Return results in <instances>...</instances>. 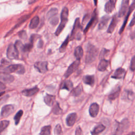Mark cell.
<instances>
[{"label": "cell", "mask_w": 135, "mask_h": 135, "mask_svg": "<svg viewBox=\"0 0 135 135\" xmlns=\"http://www.w3.org/2000/svg\"><path fill=\"white\" fill-rule=\"evenodd\" d=\"M39 91V89L37 86H35L31 89H25L21 92L22 95L26 97H31Z\"/></svg>", "instance_id": "obj_18"}, {"label": "cell", "mask_w": 135, "mask_h": 135, "mask_svg": "<svg viewBox=\"0 0 135 135\" xmlns=\"http://www.w3.org/2000/svg\"><path fill=\"white\" fill-rule=\"evenodd\" d=\"M109 62L108 60H107L104 59H101L100 60V61L98 66V70L101 72L105 71L109 66Z\"/></svg>", "instance_id": "obj_24"}, {"label": "cell", "mask_w": 135, "mask_h": 135, "mask_svg": "<svg viewBox=\"0 0 135 135\" xmlns=\"http://www.w3.org/2000/svg\"><path fill=\"white\" fill-rule=\"evenodd\" d=\"M74 56L76 59L81 60L83 55V50L81 46H77L74 50Z\"/></svg>", "instance_id": "obj_30"}, {"label": "cell", "mask_w": 135, "mask_h": 135, "mask_svg": "<svg viewBox=\"0 0 135 135\" xmlns=\"http://www.w3.org/2000/svg\"><path fill=\"white\" fill-rule=\"evenodd\" d=\"M14 80L13 76L9 74L8 73L1 72V81L5 83H10Z\"/></svg>", "instance_id": "obj_16"}, {"label": "cell", "mask_w": 135, "mask_h": 135, "mask_svg": "<svg viewBox=\"0 0 135 135\" xmlns=\"http://www.w3.org/2000/svg\"><path fill=\"white\" fill-rule=\"evenodd\" d=\"M9 124V121L8 120H2L1 121L0 132H2L4 129H5Z\"/></svg>", "instance_id": "obj_39"}, {"label": "cell", "mask_w": 135, "mask_h": 135, "mask_svg": "<svg viewBox=\"0 0 135 135\" xmlns=\"http://www.w3.org/2000/svg\"><path fill=\"white\" fill-rule=\"evenodd\" d=\"M31 14H28V15H25V16H23L22 18H21V19H20V20L18 21V22L15 25V26L9 32H8L7 33V34L5 35V37H6L7 36H8V35H9V34H11V33L12 32H13L16 28H17V27H18L22 24H23L25 21H26L30 17V16H31Z\"/></svg>", "instance_id": "obj_23"}, {"label": "cell", "mask_w": 135, "mask_h": 135, "mask_svg": "<svg viewBox=\"0 0 135 135\" xmlns=\"http://www.w3.org/2000/svg\"><path fill=\"white\" fill-rule=\"evenodd\" d=\"M23 114V111L22 110H20L15 115L14 117V120L15 121V125H17L20 121L21 118Z\"/></svg>", "instance_id": "obj_37"}, {"label": "cell", "mask_w": 135, "mask_h": 135, "mask_svg": "<svg viewBox=\"0 0 135 135\" xmlns=\"http://www.w3.org/2000/svg\"><path fill=\"white\" fill-rule=\"evenodd\" d=\"M109 2H110L112 5H113L115 6V4H116L117 0H109Z\"/></svg>", "instance_id": "obj_50"}, {"label": "cell", "mask_w": 135, "mask_h": 135, "mask_svg": "<svg viewBox=\"0 0 135 135\" xmlns=\"http://www.w3.org/2000/svg\"><path fill=\"white\" fill-rule=\"evenodd\" d=\"M82 30V26L80 24V19L79 17L76 18L75 20L73 28L71 34V39L72 40L76 39L79 40L81 38V30Z\"/></svg>", "instance_id": "obj_3"}, {"label": "cell", "mask_w": 135, "mask_h": 135, "mask_svg": "<svg viewBox=\"0 0 135 135\" xmlns=\"http://www.w3.org/2000/svg\"><path fill=\"white\" fill-rule=\"evenodd\" d=\"M130 134H135V133H134V132H131V133H130Z\"/></svg>", "instance_id": "obj_53"}, {"label": "cell", "mask_w": 135, "mask_h": 135, "mask_svg": "<svg viewBox=\"0 0 135 135\" xmlns=\"http://www.w3.org/2000/svg\"><path fill=\"white\" fill-rule=\"evenodd\" d=\"M55 100V97L53 95L46 94L44 97V101L46 104L51 107L54 105Z\"/></svg>", "instance_id": "obj_21"}, {"label": "cell", "mask_w": 135, "mask_h": 135, "mask_svg": "<svg viewBox=\"0 0 135 135\" xmlns=\"http://www.w3.org/2000/svg\"><path fill=\"white\" fill-rule=\"evenodd\" d=\"M129 127V121L128 119H123L120 122L117 123L114 134H121L125 132Z\"/></svg>", "instance_id": "obj_5"}, {"label": "cell", "mask_w": 135, "mask_h": 135, "mask_svg": "<svg viewBox=\"0 0 135 135\" xmlns=\"http://www.w3.org/2000/svg\"><path fill=\"white\" fill-rule=\"evenodd\" d=\"M130 69L132 71H135V55L132 57V59L130 62Z\"/></svg>", "instance_id": "obj_42"}, {"label": "cell", "mask_w": 135, "mask_h": 135, "mask_svg": "<svg viewBox=\"0 0 135 135\" xmlns=\"http://www.w3.org/2000/svg\"><path fill=\"white\" fill-rule=\"evenodd\" d=\"M118 16L117 15L115 14H114L112 18V20L111 21V23L108 27V28L107 30V32L108 33H112L113 31L114 30V28H115L117 23H118Z\"/></svg>", "instance_id": "obj_17"}, {"label": "cell", "mask_w": 135, "mask_h": 135, "mask_svg": "<svg viewBox=\"0 0 135 135\" xmlns=\"http://www.w3.org/2000/svg\"><path fill=\"white\" fill-rule=\"evenodd\" d=\"M134 98V93L133 91L125 90L122 95V99L126 101H132Z\"/></svg>", "instance_id": "obj_13"}, {"label": "cell", "mask_w": 135, "mask_h": 135, "mask_svg": "<svg viewBox=\"0 0 135 135\" xmlns=\"http://www.w3.org/2000/svg\"><path fill=\"white\" fill-rule=\"evenodd\" d=\"M60 88L61 90L65 89L68 91H71L73 89V83L69 80H64L61 84Z\"/></svg>", "instance_id": "obj_25"}, {"label": "cell", "mask_w": 135, "mask_h": 135, "mask_svg": "<svg viewBox=\"0 0 135 135\" xmlns=\"http://www.w3.org/2000/svg\"><path fill=\"white\" fill-rule=\"evenodd\" d=\"M33 46V42H32L30 41V43H26L25 44H23L22 46V48L21 51L23 52H29L31 50Z\"/></svg>", "instance_id": "obj_35"}, {"label": "cell", "mask_w": 135, "mask_h": 135, "mask_svg": "<svg viewBox=\"0 0 135 135\" xmlns=\"http://www.w3.org/2000/svg\"><path fill=\"white\" fill-rule=\"evenodd\" d=\"M94 1V5L96 6L97 5V2H98V0H93Z\"/></svg>", "instance_id": "obj_52"}, {"label": "cell", "mask_w": 135, "mask_h": 135, "mask_svg": "<svg viewBox=\"0 0 135 135\" xmlns=\"http://www.w3.org/2000/svg\"><path fill=\"white\" fill-rule=\"evenodd\" d=\"M19 55V51L15 46V44H10L7 49L6 56L8 59L11 60L17 59Z\"/></svg>", "instance_id": "obj_6"}, {"label": "cell", "mask_w": 135, "mask_h": 135, "mask_svg": "<svg viewBox=\"0 0 135 135\" xmlns=\"http://www.w3.org/2000/svg\"><path fill=\"white\" fill-rule=\"evenodd\" d=\"M38 47H42V46H43V41L42 40H40L39 42H38V44L37 45Z\"/></svg>", "instance_id": "obj_49"}, {"label": "cell", "mask_w": 135, "mask_h": 135, "mask_svg": "<svg viewBox=\"0 0 135 135\" xmlns=\"http://www.w3.org/2000/svg\"><path fill=\"white\" fill-rule=\"evenodd\" d=\"M129 4V0H122L120 8L118 14V16L119 17H121L125 15L128 9Z\"/></svg>", "instance_id": "obj_12"}, {"label": "cell", "mask_w": 135, "mask_h": 135, "mask_svg": "<svg viewBox=\"0 0 135 135\" xmlns=\"http://www.w3.org/2000/svg\"><path fill=\"white\" fill-rule=\"evenodd\" d=\"M69 41V35H68V36L66 37L65 40L64 41V42H63V43L62 44V45L59 48V51L60 52L63 53L65 51Z\"/></svg>", "instance_id": "obj_36"}, {"label": "cell", "mask_w": 135, "mask_h": 135, "mask_svg": "<svg viewBox=\"0 0 135 135\" xmlns=\"http://www.w3.org/2000/svg\"><path fill=\"white\" fill-rule=\"evenodd\" d=\"M115 6L112 5L109 1L106 3L104 6V11L107 13H111L114 9Z\"/></svg>", "instance_id": "obj_34"}, {"label": "cell", "mask_w": 135, "mask_h": 135, "mask_svg": "<svg viewBox=\"0 0 135 135\" xmlns=\"http://www.w3.org/2000/svg\"><path fill=\"white\" fill-rule=\"evenodd\" d=\"M18 35L22 38L24 39V38H26V37H27V35H26V32L25 31H22L18 33Z\"/></svg>", "instance_id": "obj_43"}, {"label": "cell", "mask_w": 135, "mask_h": 135, "mask_svg": "<svg viewBox=\"0 0 135 135\" xmlns=\"http://www.w3.org/2000/svg\"><path fill=\"white\" fill-rule=\"evenodd\" d=\"M109 52H110V50H109L106 49L105 48H103L102 49V50L101 51L100 53L99 54V59L100 60L104 59V57H106L108 55Z\"/></svg>", "instance_id": "obj_38"}, {"label": "cell", "mask_w": 135, "mask_h": 135, "mask_svg": "<svg viewBox=\"0 0 135 135\" xmlns=\"http://www.w3.org/2000/svg\"><path fill=\"white\" fill-rule=\"evenodd\" d=\"M37 0H31V1H29V4H33V3H35V2H36V1H37Z\"/></svg>", "instance_id": "obj_51"}, {"label": "cell", "mask_w": 135, "mask_h": 135, "mask_svg": "<svg viewBox=\"0 0 135 135\" xmlns=\"http://www.w3.org/2000/svg\"><path fill=\"white\" fill-rule=\"evenodd\" d=\"M135 8V0H134L133 1V2L132 3V4H131V5L129 6V8H128V12L127 13V15L126 16V17L124 20V21H123V23L120 29V31H119V34H121L123 31H124V28H125V26L127 23V22H128V20L129 18V17L130 16L131 13H132V12L134 10V9Z\"/></svg>", "instance_id": "obj_9"}, {"label": "cell", "mask_w": 135, "mask_h": 135, "mask_svg": "<svg viewBox=\"0 0 135 135\" xmlns=\"http://www.w3.org/2000/svg\"><path fill=\"white\" fill-rule=\"evenodd\" d=\"M135 24V16H134V17H133V18L131 20L130 24H129V26L131 27L132 26H133Z\"/></svg>", "instance_id": "obj_46"}, {"label": "cell", "mask_w": 135, "mask_h": 135, "mask_svg": "<svg viewBox=\"0 0 135 135\" xmlns=\"http://www.w3.org/2000/svg\"><path fill=\"white\" fill-rule=\"evenodd\" d=\"M99 111V106L97 103H92L89 108V114L91 117L95 118L98 114Z\"/></svg>", "instance_id": "obj_15"}, {"label": "cell", "mask_w": 135, "mask_h": 135, "mask_svg": "<svg viewBox=\"0 0 135 135\" xmlns=\"http://www.w3.org/2000/svg\"><path fill=\"white\" fill-rule=\"evenodd\" d=\"M68 16H69V10L66 7H64L61 13V22L59 24L58 27L57 28L56 32H55V35L58 36L62 32L64 28L65 27L68 21Z\"/></svg>", "instance_id": "obj_1"}, {"label": "cell", "mask_w": 135, "mask_h": 135, "mask_svg": "<svg viewBox=\"0 0 135 135\" xmlns=\"http://www.w3.org/2000/svg\"><path fill=\"white\" fill-rule=\"evenodd\" d=\"M50 23L51 25L53 26H55L59 22V17L56 15L52 18H51L50 20Z\"/></svg>", "instance_id": "obj_40"}, {"label": "cell", "mask_w": 135, "mask_h": 135, "mask_svg": "<svg viewBox=\"0 0 135 135\" xmlns=\"http://www.w3.org/2000/svg\"><path fill=\"white\" fill-rule=\"evenodd\" d=\"M130 37H131V39H134L135 38V31L132 32L130 34Z\"/></svg>", "instance_id": "obj_48"}, {"label": "cell", "mask_w": 135, "mask_h": 135, "mask_svg": "<svg viewBox=\"0 0 135 135\" xmlns=\"http://www.w3.org/2000/svg\"><path fill=\"white\" fill-rule=\"evenodd\" d=\"M110 17L109 15H104L102 16L101 18V21L99 23V26H98V28L99 30H103L104 29L106 26L107 25L110 20Z\"/></svg>", "instance_id": "obj_22"}, {"label": "cell", "mask_w": 135, "mask_h": 135, "mask_svg": "<svg viewBox=\"0 0 135 135\" xmlns=\"http://www.w3.org/2000/svg\"><path fill=\"white\" fill-rule=\"evenodd\" d=\"M126 73V70L124 69L119 68L115 70L114 74L111 76V78L115 79H122L124 78Z\"/></svg>", "instance_id": "obj_14"}, {"label": "cell", "mask_w": 135, "mask_h": 135, "mask_svg": "<svg viewBox=\"0 0 135 135\" xmlns=\"http://www.w3.org/2000/svg\"><path fill=\"white\" fill-rule=\"evenodd\" d=\"M98 50L94 45L89 43L86 46V55L85 57V62L91 63L93 62L98 55Z\"/></svg>", "instance_id": "obj_2"}, {"label": "cell", "mask_w": 135, "mask_h": 135, "mask_svg": "<svg viewBox=\"0 0 135 135\" xmlns=\"http://www.w3.org/2000/svg\"><path fill=\"white\" fill-rule=\"evenodd\" d=\"M57 13H58V9L56 8H55V7L52 8L47 12V13L46 14V17H47V19L50 20L51 18L56 16L57 15Z\"/></svg>", "instance_id": "obj_32"}, {"label": "cell", "mask_w": 135, "mask_h": 135, "mask_svg": "<svg viewBox=\"0 0 135 135\" xmlns=\"http://www.w3.org/2000/svg\"><path fill=\"white\" fill-rule=\"evenodd\" d=\"M105 129V127L102 124H99L96 126L91 131L92 134H98L102 132Z\"/></svg>", "instance_id": "obj_28"}, {"label": "cell", "mask_w": 135, "mask_h": 135, "mask_svg": "<svg viewBox=\"0 0 135 135\" xmlns=\"http://www.w3.org/2000/svg\"><path fill=\"white\" fill-rule=\"evenodd\" d=\"M54 133L55 134H62V128L60 126V124H57L54 129Z\"/></svg>", "instance_id": "obj_41"}, {"label": "cell", "mask_w": 135, "mask_h": 135, "mask_svg": "<svg viewBox=\"0 0 135 135\" xmlns=\"http://www.w3.org/2000/svg\"><path fill=\"white\" fill-rule=\"evenodd\" d=\"M5 88H6V86H5V85L4 84V83H3V82L1 81V84H0V89H1V90L2 91L3 90L5 89Z\"/></svg>", "instance_id": "obj_47"}, {"label": "cell", "mask_w": 135, "mask_h": 135, "mask_svg": "<svg viewBox=\"0 0 135 135\" xmlns=\"http://www.w3.org/2000/svg\"><path fill=\"white\" fill-rule=\"evenodd\" d=\"M14 106L13 104H6L1 109V115L2 118H6L11 115L14 111Z\"/></svg>", "instance_id": "obj_8"}, {"label": "cell", "mask_w": 135, "mask_h": 135, "mask_svg": "<svg viewBox=\"0 0 135 135\" xmlns=\"http://www.w3.org/2000/svg\"><path fill=\"white\" fill-rule=\"evenodd\" d=\"M83 81L86 84L93 86L95 81L94 76L92 75H85L83 78Z\"/></svg>", "instance_id": "obj_26"}, {"label": "cell", "mask_w": 135, "mask_h": 135, "mask_svg": "<svg viewBox=\"0 0 135 135\" xmlns=\"http://www.w3.org/2000/svg\"><path fill=\"white\" fill-rule=\"evenodd\" d=\"M76 117H77V115L76 113L73 112V113H70L66 118V124L69 127L73 126L76 121Z\"/></svg>", "instance_id": "obj_20"}, {"label": "cell", "mask_w": 135, "mask_h": 135, "mask_svg": "<svg viewBox=\"0 0 135 135\" xmlns=\"http://www.w3.org/2000/svg\"><path fill=\"white\" fill-rule=\"evenodd\" d=\"M82 90H83L82 85L81 84H79L75 88L72 90L71 95L74 97H78L81 94V93L82 92Z\"/></svg>", "instance_id": "obj_27"}, {"label": "cell", "mask_w": 135, "mask_h": 135, "mask_svg": "<svg viewBox=\"0 0 135 135\" xmlns=\"http://www.w3.org/2000/svg\"><path fill=\"white\" fill-rule=\"evenodd\" d=\"M25 72V68L22 64H11L4 68L3 72L5 73H16L18 74H23Z\"/></svg>", "instance_id": "obj_4"}, {"label": "cell", "mask_w": 135, "mask_h": 135, "mask_svg": "<svg viewBox=\"0 0 135 135\" xmlns=\"http://www.w3.org/2000/svg\"><path fill=\"white\" fill-rule=\"evenodd\" d=\"M80 64V60L77 59L75 61H74L68 68L67 70L66 71L65 73H64V77L65 78H67L69 77L73 73H74L76 70L79 67V65Z\"/></svg>", "instance_id": "obj_7"}, {"label": "cell", "mask_w": 135, "mask_h": 135, "mask_svg": "<svg viewBox=\"0 0 135 135\" xmlns=\"http://www.w3.org/2000/svg\"><path fill=\"white\" fill-rule=\"evenodd\" d=\"M47 62L38 61L34 64L35 68L41 73H44L48 71Z\"/></svg>", "instance_id": "obj_10"}, {"label": "cell", "mask_w": 135, "mask_h": 135, "mask_svg": "<svg viewBox=\"0 0 135 135\" xmlns=\"http://www.w3.org/2000/svg\"><path fill=\"white\" fill-rule=\"evenodd\" d=\"M97 22H98V14H97V9H95L94 11H93V13L92 14V16L90 20L88 22V24L86 25L85 28H84V30L83 31V33L84 34H85L88 31L89 28L93 24H96Z\"/></svg>", "instance_id": "obj_11"}, {"label": "cell", "mask_w": 135, "mask_h": 135, "mask_svg": "<svg viewBox=\"0 0 135 135\" xmlns=\"http://www.w3.org/2000/svg\"><path fill=\"white\" fill-rule=\"evenodd\" d=\"M52 112L54 114H61L62 113L63 111L62 109L60 107L59 104L57 102H56L55 104L53 105V107L52 109Z\"/></svg>", "instance_id": "obj_31"}, {"label": "cell", "mask_w": 135, "mask_h": 135, "mask_svg": "<svg viewBox=\"0 0 135 135\" xmlns=\"http://www.w3.org/2000/svg\"><path fill=\"white\" fill-rule=\"evenodd\" d=\"M39 22H40L39 17L37 16H34L31 20V22L29 24V28L30 29H34L36 28L38 25Z\"/></svg>", "instance_id": "obj_29"}, {"label": "cell", "mask_w": 135, "mask_h": 135, "mask_svg": "<svg viewBox=\"0 0 135 135\" xmlns=\"http://www.w3.org/2000/svg\"><path fill=\"white\" fill-rule=\"evenodd\" d=\"M121 91V87L120 86H117L108 95V99L110 100H114L117 99Z\"/></svg>", "instance_id": "obj_19"}, {"label": "cell", "mask_w": 135, "mask_h": 135, "mask_svg": "<svg viewBox=\"0 0 135 135\" xmlns=\"http://www.w3.org/2000/svg\"><path fill=\"white\" fill-rule=\"evenodd\" d=\"M51 126H45L41 128V132H40V134L47 135L51 134Z\"/></svg>", "instance_id": "obj_33"}, {"label": "cell", "mask_w": 135, "mask_h": 135, "mask_svg": "<svg viewBox=\"0 0 135 135\" xmlns=\"http://www.w3.org/2000/svg\"><path fill=\"white\" fill-rule=\"evenodd\" d=\"M75 134H83L82 129H81V128L79 126L76 128V129L75 130Z\"/></svg>", "instance_id": "obj_44"}, {"label": "cell", "mask_w": 135, "mask_h": 135, "mask_svg": "<svg viewBox=\"0 0 135 135\" xmlns=\"http://www.w3.org/2000/svg\"><path fill=\"white\" fill-rule=\"evenodd\" d=\"M89 14H86L84 15L83 18V20H82V23L84 24L86 22V21L89 19Z\"/></svg>", "instance_id": "obj_45"}]
</instances>
